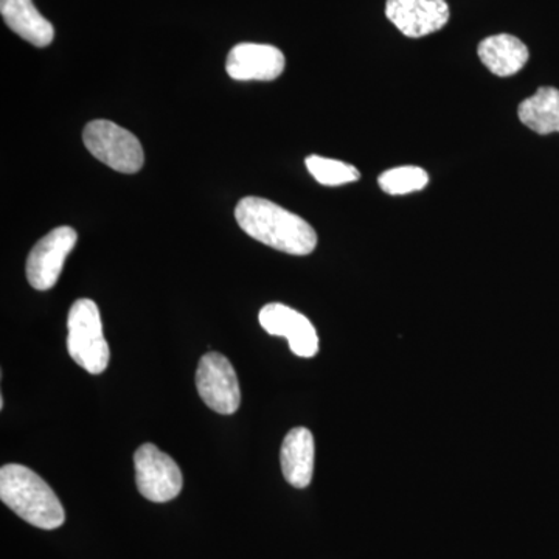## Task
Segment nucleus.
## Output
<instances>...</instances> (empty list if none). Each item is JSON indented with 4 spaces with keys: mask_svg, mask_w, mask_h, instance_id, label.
<instances>
[{
    "mask_svg": "<svg viewBox=\"0 0 559 559\" xmlns=\"http://www.w3.org/2000/svg\"><path fill=\"white\" fill-rule=\"evenodd\" d=\"M385 16L407 38L432 35L448 24L447 0H388Z\"/></svg>",
    "mask_w": 559,
    "mask_h": 559,
    "instance_id": "obj_9",
    "label": "nucleus"
},
{
    "mask_svg": "<svg viewBox=\"0 0 559 559\" xmlns=\"http://www.w3.org/2000/svg\"><path fill=\"white\" fill-rule=\"evenodd\" d=\"M518 116L522 124L536 134L559 132V91L555 87H539L535 95L521 103Z\"/></svg>",
    "mask_w": 559,
    "mask_h": 559,
    "instance_id": "obj_14",
    "label": "nucleus"
},
{
    "mask_svg": "<svg viewBox=\"0 0 559 559\" xmlns=\"http://www.w3.org/2000/svg\"><path fill=\"white\" fill-rule=\"evenodd\" d=\"M378 182L381 190L390 197H403L425 189L429 183V176L423 168L407 165L382 173Z\"/></svg>",
    "mask_w": 559,
    "mask_h": 559,
    "instance_id": "obj_15",
    "label": "nucleus"
},
{
    "mask_svg": "<svg viewBox=\"0 0 559 559\" xmlns=\"http://www.w3.org/2000/svg\"><path fill=\"white\" fill-rule=\"evenodd\" d=\"M308 171L319 183L326 187L345 186L360 178L359 170L345 162L329 157L310 156L305 160Z\"/></svg>",
    "mask_w": 559,
    "mask_h": 559,
    "instance_id": "obj_16",
    "label": "nucleus"
},
{
    "mask_svg": "<svg viewBox=\"0 0 559 559\" xmlns=\"http://www.w3.org/2000/svg\"><path fill=\"white\" fill-rule=\"evenodd\" d=\"M0 499L33 527L55 530L64 524L66 513L60 499L53 489L27 466L17 463L2 466Z\"/></svg>",
    "mask_w": 559,
    "mask_h": 559,
    "instance_id": "obj_2",
    "label": "nucleus"
},
{
    "mask_svg": "<svg viewBox=\"0 0 559 559\" xmlns=\"http://www.w3.org/2000/svg\"><path fill=\"white\" fill-rule=\"evenodd\" d=\"M68 349L70 358L91 374L108 369L109 345L103 334L100 310L91 299H80L72 305L68 318Z\"/></svg>",
    "mask_w": 559,
    "mask_h": 559,
    "instance_id": "obj_3",
    "label": "nucleus"
},
{
    "mask_svg": "<svg viewBox=\"0 0 559 559\" xmlns=\"http://www.w3.org/2000/svg\"><path fill=\"white\" fill-rule=\"evenodd\" d=\"M79 234L69 226L57 227L40 238L27 260V280L33 288L47 290L57 285L66 260L75 248Z\"/></svg>",
    "mask_w": 559,
    "mask_h": 559,
    "instance_id": "obj_7",
    "label": "nucleus"
},
{
    "mask_svg": "<svg viewBox=\"0 0 559 559\" xmlns=\"http://www.w3.org/2000/svg\"><path fill=\"white\" fill-rule=\"evenodd\" d=\"M87 151L112 170L134 175L145 164L142 143L132 132L109 120H94L83 131Z\"/></svg>",
    "mask_w": 559,
    "mask_h": 559,
    "instance_id": "obj_4",
    "label": "nucleus"
},
{
    "mask_svg": "<svg viewBox=\"0 0 559 559\" xmlns=\"http://www.w3.org/2000/svg\"><path fill=\"white\" fill-rule=\"evenodd\" d=\"M235 219L253 240L289 255H310L318 246V234L307 221L264 198H242Z\"/></svg>",
    "mask_w": 559,
    "mask_h": 559,
    "instance_id": "obj_1",
    "label": "nucleus"
},
{
    "mask_svg": "<svg viewBox=\"0 0 559 559\" xmlns=\"http://www.w3.org/2000/svg\"><path fill=\"white\" fill-rule=\"evenodd\" d=\"M314 437L307 428L289 430L282 444L283 476L296 488H307L314 473Z\"/></svg>",
    "mask_w": 559,
    "mask_h": 559,
    "instance_id": "obj_11",
    "label": "nucleus"
},
{
    "mask_svg": "<svg viewBox=\"0 0 559 559\" xmlns=\"http://www.w3.org/2000/svg\"><path fill=\"white\" fill-rule=\"evenodd\" d=\"M285 55L267 44L242 43L227 57L226 70L237 81H274L285 70Z\"/></svg>",
    "mask_w": 559,
    "mask_h": 559,
    "instance_id": "obj_10",
    "label": "nucleus"
},
{
    "mask_svg": "<svg viewBox=\"0 0 559 559\" xmlns=\"http://www.w3.org/2000/svg\"><path fill=\"white\" fill-rule=\"evenodd\" d=\"M197 389L210 409L231 415L241 404V389L234 366L221 353L202 356L197 371Z\"/></svg>",
    "mask_w": 559,
    "mask_h": 559,
    "instance_id": "obj_6",
    "label": "nucleus"
},
{
    "mask_svg": "<svg viewBox=\"0 0 559 559\" xmlns=\"http://www.w3.org/2000/svg\"><path fill=\"white\" fill-rule=\"evenodd\" d=\"M134 468L140 495L151 502H170L182 491L183 477L178 463L154 444H142L135 451Z\"/></svg>",
    "mask_w": 559,
    "mask_h": 559,
    "instance_id": "obj_5",
    "label": "nucleus"
},
{
    "mask_svg": "<svg viewBox=\"0 0 559 559\" xmlns=\"http://www.w3.org/2000/svg\"><path fill=\"white\" fill-rule=\"evenodd\" d=\"M477 53L485 68L502 79L521 72L530 58L527 46L516 36L507 33L481 40Z\"/></svg>",
    "mask_w": 559,
    "mask_h": 559,
    "instance_id": "obj_13",
    "label": "nucleus"
},
{
    "mask_svg": "<svg viewBox=\"0 0 559 559\" xmlns=\"http://www.w3.org/2000/svg\"><path fill=\"white\" fill-rule=\"evenodd\" d=\"M0 13L11 31L35 47L50 46L55 28L36 9L33 0H0Z\"/></svg>",
    "mask_w": 559,
    "mask_h": 559,
    "instance_id": "obj_12",
    "label": "nucleus"
},
{
    "mask_svg": "<svg viewBox=\"0 0 559 559\" xmlns=\"http://www.w3.org/2000/svg\"><path fill=\"white\" fill-rule=\"evenodd\" d=\"M261 329L271 336L286 337L290 352L299 358H312L319 353V336L310 319L283 304L261 308Z\"/></svg>",
    "mask_w": 559,
    "mask_h": 559,
    "instance_id": "obj_8",
    "label": "nucleus"
}]
</instances>
